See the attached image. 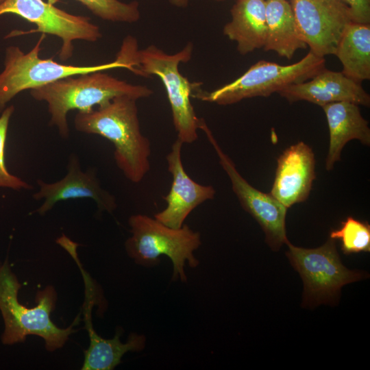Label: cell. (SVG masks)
<instances>
[{"label":"cell","mask_w":370,"mask_h":370,"mask_svg":"<svg viewBox=\"0 0 370 370\" xmlns=\"http://www.w3.org/2000/svg\"><path fill=\"white\" fill-rule=\"evenodd\" d=\"M265 0H237L230 10L231 20L223 34L236 43L241 55L263 48L267 35Z\"/></svg>","instance_id":"obj_18"},{"label":"cell","mask_w":370,"mask_h":370,"mask_svg":"<svg viewBox=\"0 0 370 370\" xmlns=\"http://www.w3.org/2000/svg\"><path fill=\"white\" fill-rule=\"evenodd\" d=\"M14 111V106H10L1 112L0 116V188H8L15 190L31 189L32 186L30 184L21 178L10 173L5 166V143L9 121Z\"/></svg>","instance_id":"obj_23"},{"label":"cell","mask_w":370,"mask_h":370,"mask_svg":"<svg viewBox=\"0 0 370 370\" xmlns=\"http://www.w3.org/2000/svg\"><path fill=\"white\" fill-rule=\"evenodd\" d=\"M330 238L341 241V250L345 254L369 252L370 225L367 222L348 217L341 222L339 228L331 231Z\"/></svg>","instance_id":"obj_21"},{"label":"cell","mask_w":370,"mask_h":370,"mask_svg":"<svg viewBox=\"0 0 370 370\" xmlns=\"http://www.w3.org/2000/svg\"><path fill=\"white\" fill-rule=\"evenodd\" d=\"M267 35L263 49L291 60L295 53L306 49L287 0H265Z\"/></svg>","instance_id":"obj_19"},{"label":"cell","mask_w":370,"mask_h":370,"mask_svg":"<svg viewBox=\"0 0 370 370\" xmlns=\"http://www.w3.org/2000/svg\"><path fill=\"white\" fill-rule=\"evenodd\" d=\"M214 1H225V0H214Z\"/></svg>","instance_id":"obj_27"},{"label":"cell","mask_w":370,"mask_h":370,"mask_svg":"<svg viewBox=\"0 0 370 370\" xmlns=\"http://www.w3.org/2000/svg\"><path fill=\"white\" fill-rule=\"evenodd\" d=\"M136 99L114 98L88 112H78L74 119L77 131L102 136L114 147V159L125 177L133 183L143 180L150 169L151 145L140 130Z\"/></svg>","instance_id":"obj_1"},{"label":"cell","mask_w":370,"mask_h":370,"mask_svg":"<svg viewBox=\"0 0 370 370\" xmlns=\"http://www.w3.org/2000/svg\"><path fill=\"white\" fill-rule=\"evenodd\" d=\"M76 1L86 6L94 15L104 21L132 23L140 18L139 5L136 1L130 3L119 0Z\"/></svg>","instance_id":"obj_22"},{"label":"cell","mask_w":370,"mask_h":370,"mask_svg":"<svg viewBox=\"0 0 370 370\" xmlns=\"http://www.w3.org/2000/svg\"><path fill=\"white\" fill-rule=\"evenodd\" d=\"M37 101L47 103L49 125L63 138L69 136L67 114L73 110L88 112L115 97L128 96L136 100L150 97L153 90L144 85L127 83L98 71L67 77L29 90Z\"/></svg>","instance_id":"obj_2"},{"label":"cell","mask_w":370,"mask_h":370,"mask_svg":"<svg viewBox=\"0 0 370 370\" xmlns=\"http://www.w3.org/2000/svg\"><path fill=\"white\" fill-rule=\"evenodd\" d=\"M95 291L91 281H85L84 320L86 329L90 338V345L84 352L83 370H112L121 362L125 354L129 352H139L146 345V337L143 334L132 333L126 343L121 341V330L115 336L106 339L97 334L92 327L91 311L95 304Z\"/></svg>","instance_id":"obj_16"},{"label":"cell","mask_w":370,"mask_h":370,"mask_svg":"<svg viewBox=\"0 0 370 370\" xmlns=\"http://www.w3.org/2000/svg\"><path fill=\"white\" fill-rule=\"evenodd\" d=\"M21 286L5 260L0 264V311L5 325L2 343L10 345L24 341L28 335H36L44 339L48 351L62 347L69 336L76 332L73 327L79 317L67 328L57 327L50 319L56 301L53 287L49 286L38 291L37 305L28 308L18 299Z\"/></svg>","instance_id":"obj_3"},{"label":"cell","mask_w":370,"mask_h":370,"mask_svg":"<svg viewBox=\"0 0 370 370\" xmlns=\"http://www.w3.org/2000/svg\"><path fill=\"white\" fill-rule=\"evenodd\" d=\"M5 1V0H0V5H1L3 2H4Z\"/></svg>","instance_id":"obj_26"},{"label":"cell","mask_w":370,"mask_h":370,"mask_svg":"<svg viewBox=\"0 0 370 370\" xmlns=\"http://www.w3.org/2000/svg\"><path fill=\"white\" fill-rule=\"evenodd\" d=\"M359 105L347 101L328 103L321 106L329 130V147L325 169L330 171L341 160L343 148L350 140L356 139L370 145L369 122L362 116Z\"/></svg>","instance_id":"obj_17"},{"label":"cell","mask_w":370,"mask_h":370,"mask_svg":"<svg viewBox=\"0 0 370 370\" xmlns=\"http://www.w3.org/2000/svg\"><path fill=\"white\" fill-rule=\"evenodd\" d=\"M199 129L206 134L219 160V164L225 171L242 208L261 226L265 234V241L273 250L278 251L288 240L286 232L287 208L270 193H263L249 184L236 168L232 159L222 150L210 130L202 119Z\"/></svg>","instance_id":"obj_10"},{"label":"cell","mask_w":370,"mask_h":370,"mask_svg":"<svg viewBox=\"0 0 370 370\" xmlns=\"http://www.w3.org/2000/svg\"><path fill=\"white\" fill-rule=\"evenodd\" d=\"M315 178L314 154L307 144L299 141L278 157L270 194L288 208L308 199Z\"/></svg>","instance_id":"obj_14"},{"label":"cell","mask_w":370,"mask_h":370,"mask_svg":"<svg viewBox=\"0 0 370 370\" xmlns=\"http://www.w3.org/2000/svg\"><path fill=\"white\" fill-rule=\"evenodd\" d=\"M182 145L177 138L166 157L172 183L169 193L162 197L166 206L154 214L156 219L173 228L181 227L194 209L212 199L216 193L212 186L199 184L187 174L182 161Z\"/></svg>","instance_id":"obj_13"},{"label":"cell","mask_w":370,"mask_h":370,"mask_svg":"<svg viewBox=\"0 0 370 370\" xmlns=\"http://www.w3.org/2000/svg\"><path fill=\"white\" fill-rule=\"evenodd\" d=\"M286 244V255L303 280L306 305L334 303L342 286L362 278V273L349 270L341 263L335 240L330 238L314 249L296 247L289 241Z\"/></svg>","instance_id":"obj_8"},{"label":"cell","mask_w":370,"mask_h":370,"mask_svg":"<svg viewBox=\"0 0 370 370\" xmlns=\"http://www.w3.org/2000/svg\"><path fill=\"white\" fill-rule=\"evenodd\" d=\"M193 46L188 42L180 51L169 54L155 45L137 50L134 56L135 75H156L162 81L171 106L173 123L177 138L184 143L197 140L201 119L191 103V97L199 83L191 82L179 71L181 63L192 57Z\"/></svg>","instance_id":"obj_6"},{"label":"cell","mask_w":370,"mask_h":370,"mask_svg":"<svg viewBox=\"0 0 370 370\" xmlns=\"http://www.w3.org/2000/svg\"><path fill=\"white\" fill-rule=\"evenodd\" d=\"M45 38V34H42L34 47L27 53L17 46L6 48L4 69L0 73V112L5 108L8 102L23 90L98 71L114 69L132 71L128 54L121 48L114 61L97 65L75 66L61 64L53 58H40L39 52Z\"/></svg>","instance_id":"obj_5"},{"label":"cell","mask_w":370,"mask_h":370,"mask_svg":"<svg viewBox=\"0 0 370 370\" xmlns=\"http://www.w3.org/2000/svg\"><path fill=\"white\" fill-rule=\"evenodd\" d=\"M334 55L342 73L361 83L370 79V24L352 21L344 29Z\"/></svg>","instance_id":"obj_20"},{"label":"cell","mask_w":370,"mask_h":370,"mask_svg":"<svg viewBox=\"0 0 370 370\" xmlns=\"http://www.w3.org/2000/svg\"><path fill=\"white\" fill-rule=\"evenodd\" d=\"M17 15L36 25L35 29L15 32L16 35L40 32L61 39L59 58L66 61L73 56V41L95 42L102 37L99 27L88 16L75 15L43 0H5L0 5V16Z\"/></svg>","instance_id":"obj_9"},{"label":"cell","mask_w":370,"mask_h":370,"mask_svg":"<svg viewBox=\"0 0 370 370\" xmlns=\"http://www.w3.org/2000/svg\"><path fill=\"white\" fill-rule=\"evenodd\" d=\"M289 103L306 101L320 106L347 101L370 106V96L361 86L342 72L323 69L310 79L291 84L278 92Z\"/></svg>","instance_id":"obj_15"},{"label":"cell","mask_w":370,"mask_h":370,"mask_svg":"<svg viewBox=\"0 0 370 370\" xmlns=\"http://www.w3.org/2000/svg\"><path fill=\"white\" fill-rule=\"evenodd\" d=\"M128 223L132 233L125 244L128 256L144 267L156 266L166 256L173 264L172 280L186 282V263L192 268L199 264L193 253L201 245L200 233L186 224L173 228L141 214L132 215Z\"/></svg>","instance_id":"obj_4"},{"label":"cell","mask_w":370,"mask_h":370,"mask_svg":"<svg viewBox=\"0 0 370 370\" xmlns=\"http://www.w3.org/2000/svg\"><path fill=\"white\" fill-rule=\"evenodd\" d=\"M300 36L310 51L334 55L341 35L352 21L341 0H291Z\"/></svg>","instance_id":"obj_11"},{"label":"cell","mask_w":370,"mask_h":370,"mask_svg":"<svg viewBox=\"0 0 370 370\" xmlns=\"http://www.w3.org/2000/svg\"><path fill=\"white\" fill-rule=\"evenodd\" d=\"M169 2L174 6L177 8H186L189 2V0H169Z\"/></svg>","instance_id":"obj_25"},{"label":"cell","mask_w":370,"mask_h":370,"mask_svg":"<svg viewBox=\"0 0 370 370\" xmlns=\"http://www.w3.org/2000/svg\"><path fill=\"white\" fill-rule=\"evenodd\" d=\"M325 60L312 52L289 65L260 60L233 82L212 91L199 86L193 97L219 105L236 103L256 97H269L294 84L307 81L325 68Z\"/></svg>","instance_id":"obj_7"},{"label":"cell","mask_w":370,"mask_h":370,"mask_svg":"<svg viewBox=\"0 0 370 370\" xmlns=\"http://www.w3.org/2000/svg\"><path fill=\"white\" fill-rule=\"evenodd\" d=\"M37 183L39 190L33 197L36 200L44 199L36 210L40 215L49 211L58 202L73 199H92L99 212L112 213L117 206L115 197L101 187L95 170L83 171L75 153L69 156L67 173L62 179L53 183L38 180Z\"/></svg>","instance_id":"obj_12"},{"label":"cell","mask_w":370,"mask_h":370,"mask_svg":"<svg viewBox=\"0 0 370 370\" xmlns=\"http://www.w3.org/2000/svg\"><path fill=\"white\" fill-rule=\"evenodd\" d=\"M354 22L370 24V0H341Z\"/></svg>","instance_id":"obj_24"}]
</instances>
